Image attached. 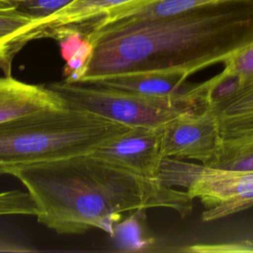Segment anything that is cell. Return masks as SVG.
I'll return each instance as SVG.
<instances>
[{"mask_svg":"<svg viewBox=\"0 0 253 253\" xmlns=\"http://www.w3.org/2000/svg\"><path fill=\"white\" fill-rule=\"evenodd\" d=\"M154 0H75L49 18L32 25L25 36L26 42L47 38L59 28H76L82 32L96 23L135 9Z\"/></svg>","mask_w":253,"mask_h":253,"instance_id":"obj_8","label":"cell"},{"mask_svg":"<svg viewBox=\"0 0 253 253\" xmlns=\"http://www.w3.org/2000/svg\"><path fill=\"white\" fill-rule=\"evenodd\" d=\"M46 86L62 99L65 107L127 127H161L182 114L208 109L203 96L154 98L64 79Z\"/></svg>","mask_w":253,"mask_h":253,"instance_id":"obj_4","label":"cell"},{"mask_svg":"<svg viewBox=\"0 0 253 253\" xmlns=\"http://www.w3.org/2000/svg\"><path fill=\"white\" fill-rule=\"evenodd\" d=\"M211 110L218 119H228L253 114V86Z\"/></svg>","mask_w":253,"mask_h":253,"instance_id":"obj_19","label":"cell"},{"mask_svg":"<svg viewBox=\"0 0 253 253\" xmlns=\"http://www.w3.org/2000/svg\"><path fill=\"white\" fill-rule=\"evenodd\" d=\"M65 107L46 85L20 81L12 75L0 77V123L35 112Z\"/></svg>","mask_w":253,"mask_h":253,"instance_id":"obj_10","label":"cell"},{"mask_svg":"<svg viewBox=\"0 0 253 253\" xmlns=\"http://www.w3.org/2000/svg\"><path fill=\"white\" fill-rule=\"evenodd\" d=\"M162 127H128L98 146L92 155L139 177L159 181Z\"/></svg>","mask_w":253,"mask_h":253,"instance_id":"obj_6","label":"cell"},{"mask_svg":"<svg viewBox=\"0 0 253 253\" xmlns=\"http://www.w3.org/2000/svg\"><path fill=\"white\" fill-rule=\"evenodd\" d=\"M220 141L230 143H253V114L218 119Z\"/></svg>","mask_w":253,"mask_h":253,"instance_id":"obj_17","label":"cell"},{"mask_svg":"<svg viewBox=\"0 0 253 253\" xmlns=\"http://www.w3.org/2000/svg\"><path fill=\"white\" fill-rule=\"evenodd\" d=\"M35 20L5 0H0V51L11 66L14 55L23 47L22 40Z\"/></svg>","mask_w":253,"mask_h":253,"instance_id":"obj_13","label":"cell"},{"mask_svg":"<svg viewBox=\"0 0 253 253\" xmlns=\"http://www.w3.org/2000/svg\"><path fill=\"white\" fill-rule=\"evenodd\" d=\"M158 180L167 187H181L207 208L203 221H213L253 207V171H238L164 157Z\"/></svg>","mask_w":253,"mask_h":253,"instance_id":"obj_5","label":"cell"},{"mask_svg":"<svg viewBox=\"0 0 253 253\" xmlns=\"http://www.w3.org/2000/svg\"><path fill=\"white\" fill-rule=\"evenodd\" d=\"M85 35L94 49L77 82L145 70H176L191 76L253 42V0L221 1Z\"/></svg>","mask_w":253,"mask_h":253,"instance_id":"obj_1","label":"cell"},{"mask_svg":"<svg viewBox=\"0 0 253 253\" xmlns=\"http://www.w3.org/2000/svg\"><path fill=\"white\" fill-rule=\"evenodd\" d=\"M20 12L35 20L34 24L43 21L70 5L75 0H5ZM33 24V25H34ZM30 30V29H29Z\"/></svg>","mask_w":253,"mask_h":253,"instance_id":"obj_18","label":"cell"},{"mask_svg":"<svg viewBox=\"0 0 253 253\" xmlns=\"http://www.w3.org/2000/svg\"><path fill=\"white\" fill-rule=\"evenodd\" d=\"M0 68L4 70L5 74H9L10 73V69L11 67L8 65V63L5 60V57L3 55V53L0 51Z\"/></svg>","mask_w":253,"mask_h":253,"instance_id":"obj_20","label":"cell"},{"mask_svg":"<svg viewBox=\"0 0 253 253\" xmlns=\"http://www.w3.org/2000/svg\"><path fill=\"white\" fill-rule=\"evenodd\" d=\"M204 165L227 170L253 171V143L219 141L213 156Z\"/></svg>","mask_w":253,"mask_h":253,"instance_id":"obj_14","label":"cell"},{"mask_svg":"<svg viewBox=\"0 0 253 253\" xmlns=\"http://www.w3.org/2000/svg\"><path fill=\"white\" fill-rule=\"evenodd\" d=\"M188 77L187 73L176 70H145L116 74L92 83L154 98L203 96L206 99L204 82L189 83Z\"/></svg>","mask_w":253,"mask_h":253,"instance_id":"obj_9","label":"cell"},{"mask_svg":"<svg viewBox=\"0 0 253 253\" xmlns=\"http://www.w3.org/2000/svg\"><path fill=\"white\" fill-rule=\"evenodd\" d=\"M47 38H53L59 43L60 53L65 61L64 80L77 82L92 55L94 43L85 33L76 28L56 29Z\"/></svg>","mask_w":253,"mask_h":253,"instance_id":"obj_11","label":"cell"},{"mask_svg":"<svg viewBox=\"0 0 253 253\" xmlns=\"http://www.w3.org/2000/svg\"><path fill=\"white\" fill-rule=\"evenodd\" d=\"M37 208L27 191L12 190L0 192V216L35 215ZM0 251H29L17 244L0 239Z\"/></svg>","mask_w":253,"mask_h":253,"instance_id":"obj_15","label":"cell"},{"mask_svg":"<svg viewBox=\"0 0 253 253\" xmlns=\"http://www.w3.org/2000/svg\"><path fill=\"white\" fill-rule=\"evenodd\" d=\"M222 63L223 72L239 78L241 92L253 86V42L233 53Z\"/></svg>","mask_w":253,"mask_h":253,"instance_id":"obj_16","label":"cell"},{"mask_svg":"<svg viewBox=\"0 0 253 253\" xmlns=\"http://www.w3.org/2000/svg\"><path fill=\"white\" fill-rule=\"evenodd\" d=\"M221 1L226 0H154L135 9L96 23L88 28L87 32L106 26L170 17Z\"/></svg>","mask_w":253,"mask_h":253,"instance_id":"obj_12","label":"cell"},{"mask_svg":"<svg viewBox=\"0 0 253 253\" xmlns=\"http://www.w3.org/2000/svg\"><path fill=\"white\" fill-rule=\"evenodd\" d=\"M0 174L19 180L37 208L38 221L59 234L98 228L114 235L124 214L167 208L182 216L193 210V198L159 181L148 180L91 153L11 166Z\"/></svg>","mask_w":253,"mask_h":253,"instance_id":"obj_2","label":"cell"},{"mask_svg":"<svg viewBox=\"0 0 253 253\" xmlns=\"http://www.w3.org/2000/svg\"><path fill=\"white\" fill-rule=\"evenodd\" d=\"M219 122L211 109L182 114L162 127L163 157L209 161L219 145Z\"/></svg>","mask_w":253,"mask_h":253,"instance_id":"obj_7","label":"cell"},{"mask_svg":"<svg viewBox=\"0 0 253 253\" xmlns=\"http://www.w3.org/2000/svg\"><path fill=\"white\" fill-rule=\"evenodd\" d=\"M128 127L67 107L0 123V169L89 154Z\"/></svg>","mask_w":253,"mask_h":253,"instance_id":"obj_3","label":"cell"}]
</instances>
